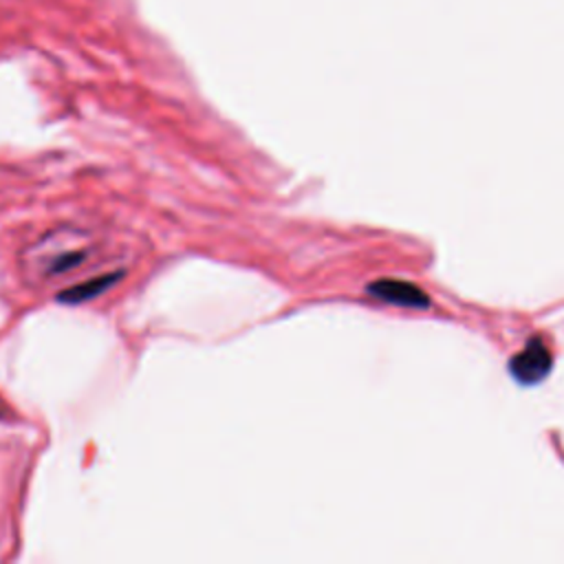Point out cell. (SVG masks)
<instances>
[{
	"instance_id": "1",
	"label": "cell",
	"mask_w": 564,
	"mask_h": 564,
	"mask_svg": "<svg viewBox=\"0 0 564 564\" xmlns=\"http://www.w3.org/2000/svg\"><path fill=\"white\" fill-rule=\"evenodd\" d=\"M509 377L522 386H540L553 370V350L542 335H529L522 348L507 361Z\"/></svg>"
},
{
	"instance_id": "2",
	"label": "cell",
	"mask_w": 564,
	"mask_h": 564,
	"mask_svg": "<svg viewBox=\"0 0 564 564\" xmlns=\"http://www.w3.org/2000/svg\"><path fill=\"white\" fill-rule=\"evenodd\" d=\"M366 293L381 304H390L399 308L427 311L432 306V297L427 295V291L410 280L379 278L366 286Z\"/></svg>"
},
{
	"instance_id": "3",
	"label": "cell",
	"mask_w": 564,
	"mask_h": 564,
	"mask_svg": "<svg viewBox=\"0 0 564 564\" xmlns=\"http://www.w3.org/2000/svg\"><path fill=\"white\" fill-rule=\"evenodd\" d=\"M121 278H123V271H110V273L90 278L86 282H79V284L68 286L66 291L57 293V302H62V304H82V302L95 300V297L104 295L108 289H112Z\"/></svg>"
},
{
	"instance_id": "4",
	"label": "cell",
	"mask_w": 564,
	"mask_h": 564,
	"mask_svg": "<svg viewBox=\"0 0 564 564\" xmlns=\"http://www.w3.org/2000/svg\"><path fill=\"white\" fill-rule=\"evenodd\" d=\"M86 256H88V251H66V253H59V256H55L51 262H48V269H46V273L48 275H59V273H66V271H70V269H75V267H79L84 260H86Z\"/></svg>"
}]
</instances>
